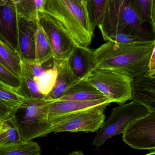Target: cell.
<instances>
[{"label": "cell", "instance_id": "obj_34", "mask_svg": "<svg viewBox=\"0 0 155 155\" xmlns=\"http://www.w3.org/2000/svg\"></svg>", "mask_w": 155, "mask_h": 155}, {"label": "cell", "instance_id": "obj_25", "mask_svg": "<svg viewBox=\"0 0 155 155\" xmlns=\"http://www.w3.org/2000/svg\"><path fill=\"white\" fill-rule=\"evenodd\" d=\"M0 99L12 107L18 108L25 104L27 100L18 92V90L0 81Z\"/></svg>", "mask_w": 155, "mask_h": 155}, {"label": "cell", "instance_id": "obj_7", "mask_svg": "<svg viewBox=\"0 0 155 155\" xmlns=\"http://www.w3.org/2000/svg\"><path fill=\"white\" fill-rule=\"evenodd\" d=\"M150 112L147 107L133 101L114 108L107 120L97 133L92 145L98 148L113 136L122 134L129 124Z\"/></svg>", "mask_w": 155, "mask_h": 155}, {"label": "cell", "instance_id": "obj_10", "mask_svg": "<svg viewBox=\"0 0 155 155\" xmlns=\"http://www.w3.org/2000/svg\"><path fill=\"white\" fill-rule=\"evenodd\" d=\"M0 41L19 54L18 16L14 0H0Z\"/></svg>", "mask_w": 155, "mask_h": 155}, {"label": "cell", "instance_id": "obj_29", "mask_svg": "<svg viewBox=\"0 0 155 155\" xmlns=\"http://www.w3.org/2000/svg\"><path fill=\"white\" fill-rule=\"evenodd\" d=\"M16 109L0 99V120L6 121L11 120Z\"/></svg>", "mask_w": 155, "mask_h": 155}, {"label": "cell", "instance_id": "obj_31", "mask_svg": "<svg viewBox=\"0 0 155 155\" xmlns=\"http://www.w3.org/2000/svg\"><path fill=\"white\" fill-rule=\"evenodd\" d=\"M8 127V121H3L0 120V130H5Z\"/></svg>", "mask_w": 155, "mask_h": 155}, {"label": "cell", "instance_id": "obj_23", "mask_svg": "<svg viewBox=\"0 0 155 155\" xmlns=\"http://www.w3.org/2000/svg\"><path fill=\"white\" fill-rule=\"evenodd\" d=\"M155 41L154 36L149 31L140 34H117L111 36L107 41L124 44H146Z\"/></svg>", "mask_w": 155, "mask_h": 155}, {"label": "cell", "instance_id": "obj_21", "mask_svg": "<svg viewBox=\"0 0 155 155\" xmlns=\"http://www.w3.org/2000/svg\"><path fill=\"white\" fill-rule=\"evenodd\" d=\"M21 83L18 91L27 100H42L45 96L42 95L38 87V84L33 78L24 71L22 70Z\"/></svg>", "mask_w": 155, "mask_h": 155}, {"label": "cell", "instance_id": "obj_12", "mask_svg": "<svg viewBox=\"0 0 155 155\" xmlns=\"http://www.w3.org/2000/svg\"><path fill=\"white\" fill-rule=\"evenodd\" d=\"M131 100L155 112V76L145 73L132 79Z\"/></svg>", "mask_w": 155, "mask_h": 155}, {"label": "cell", "instance_id": "obj_18", "mask_svg": "<svg viewBox=\"0 0 155 155\" xmlns=\"http://www.w3.org/2000/svg\"><path fill=\"white\" fill-rule=\"evenodd\" d=\"M35 63L38 65H43L53 59V53L48 39L38 22L35 35Z\"/></svg>", "mask_w": 155, "mask_h": 155}, {"label": "cell", "instance_id": "obj_33", "mask_svg": "<svg viewBox=\"0 0 155 155\" xmlns=\"http://www.w3.org/2000/svg\"></svg>", "mask_w": 155, "mask_h": 155}, {"label": "cell", "instance_id": "obj_19", "mask_svg": "<svg viewBox=\"0 0 155 155\" xmlns=\"http://www.w3.org/2000/svg\"><path fill=\"white\" fill-rule=\"evenodd\" d=\"M46 0L14 1L17 15L31 21L38 20L39 12L43 11Z\"/></svg>", "mask_w": 155, "mask_h": 155}, {"label": "cell", "instance_id": "obj_4", "mask_svg": "<svg viewBox=\"0 0 155 155\" xmlns=\"http://www.w3.org/2000/svg\"><path fill=\"white\" fill-rule=\"evenodd\" d=\"M46 102L44 100H27L24 105L15 110L12 120L23 142L32 141L51 132Z\"/></svg>", "mask_w": 155, "mask_h": 155}, {"label": "cell", "instance_id": "obj_6", "mask_svg": "<svg viewBox=\"0 0 155 155\" xmlns=\"http://www.w3.org/2000/svg\"><path fill=\"white\" fill-rule=\"evenodd\" d=\"M132 79L114 71L96 69L87 80L111 102L121 105L131 100Z\"/></svg>", "mask_w": 155, "mask_h": 155}, {"label": "cell", "instance_id": "obj_30", "mask_svg": "<svg viewBox=\"0 0 155 155\" xmlns=\"http://www.w3.org/2000/svg\"><path fill=\"white\" fill-rule=\"evenodd\" d=\"M146 73L150 76H155V49L153 50L150 58L147 71Z\"/></svg>", "mask_w": 155, "mask_h": 155}, {"label": "cell", "instance_id": "obj_32", "mask_svg": "<svg viewBox=\"0 0 155 155\" xmlns=\"http://www.w3.org/2000/svg\"><path fill=\"white\" fill-rule=\"evenodd\" d=\"M69 155H85L82 151H78V150H77V151H72L71 153Z\"/></svg>", "mask_w": 155, "mask_h": 155}, {"label": "cell", "instance_id": "obj_26", "mask_svg": "<svg viewBox=\"0 0 155 155\" xmlns=\"http://www.w3.org/2000/svg\"><path fill=\"white\" fill-rule=\"evenodd\" d=\"M57 76V65L54 62L53 67L47 70L46 72L39 78L34 79L38 84L40 92L45 97L48 95L54 87Z\"/></svg>", "mask_w": 155, "mask_h": 155}, {"label": "cell", "instance_id": "obj_28", "mask_svg": "<svg viewBox=\"0 0 155 155\" xmlns=\"http://www.w3.org/2000/svg\"><path fill=\"white\" fill-rule=\"evenodd\" d=\"M0 81L14 88L18 89L21 83V79L6 69L0 63Z\"/></svg>", "mask_w": 155, "mask_h": 155}, {"label": "cell", "instance_id": "obj_1", "mask_svg": "<svg viewBox=\"0 0 155 155\" xmlns=\"http://www.w3.org/2000/svg\"><path fill=\"white\" fill-rule=\"evenodd\" d=\"M155 41L124 45L107 41L94 50V70H110L134 78L147 72Z\"/></svg>", "mask_w": 155, "mask_h": 155}, {"label": "cell", "instance_id": "obj_27", "mask_svg": "<svg viewBox=\"0 0 155 155\" xmlns=\"http://www.w3.org/2000/svg\"><path fill=\"white\" fill-rule=\"evenodd\" d=\"M8 128L0 130V148L15 146L23 142L12 120H8Z\"/></svg>", "mask_w": 155, "mask_h": 155}, {"label": "cell", "instance_id": "obj_17", "mask_svg": "<svg viewBox=\"0 0 155 155\" xmlns=\"http://www.w3.org/2000/svg\"><path fill=\"white\" fill-rule=\"evenodd\" d=\"M0 63L17 77L22 76V61L17 51L0 41Z\"/></svg>", "mask_w": 155, "mask_h": 155}, {"label": "cell", "instance_id": "obj_9", "mask_svg": "<svg viewBox=\"0 0 155 155\" xmlns=\"http://www.w3.org/2000/svg\"><path fill=\"white\" fill-rule=\"evenodd\" d=\"M122 140L137 150H155V112L135 120L124 128Z\"/></svg>", "mask_w": 155, "mask_h": 155}, {"label": "cell", "instance_id": "obj_2", "mask_svg": "<svg viewBox=\"0 0 155 155\" xmlns=\"http://www.w3.org/2000/svg\"><path fill=\"white\" fill-rule=\"evenodd\" d=\"M43 11L59 21L78 46L88 48L94 34L86 0H46Z\"/></svg>", "mask_w": 155, "mask_h": 155}, {"label": "cell", "instance_id": "obj_5", "mask_svg": "<svg viewBox=\"0 0 155 155\" xmlns=\"http://www.w3.org/2000/svg\"><path fill=\"white\" fill-rule=\"evenodd\" d=\"M109 103L82 110L50 120L51 132H94L105 122L104 110Z\"/></svg>", "mask_w": 155, "mask_h": 155}, {"label": "cell", "instance_id": "obj_16", "mask_svg": "<svg viewBox=\"0 0 155 155\" xmlns=\"http://www.w3.org/2000/svg\"><path fill=\"white\" fill-rule=\"evenodd\" d=\"M107 99L87 79L80 81L70 87L58 100L83 102Z\"/></svg>", "mask_w": 155, "mask_h": 155}, {"label": "cell", "instance_id": "obj_3", "mask_svg": "<svg viewBox=\"0 0 155 155\" xmlns=\"http://www.w3.org/2000/svg\"><path fill=\"white\" fill-rule=\"evenodd\" d=\"M103 40L117 34H140L149 32L140 24L132 0H107L104 17L98 26Z\"/></svg>", "mask_w": 155, "mask_h": 155}, {"label": "cell", "instance_id": "obj_13", "mask_svg": "<svg viewBox=\"0 0 155 155\" xmlns=\"http://www.w3.org/2000/svg\"><path fill=\"white\" fill-rule=\"evenodd\" d=\"M68 62L75 76L80 80L87 79L94 70V50L76 45Z\"/></svg>", "mask_w": 155, "mask_h": 155}, {"label": "cell", "instance_id": "obj_20", "mask_svg": "<svg viewBox=\"0 0 155 155\" xmlns=\"http://www.w3.org/2000/svg\"><path fill=\"white\" fill-rule=\"evenodd\" d=\"M132 3L140 24L142 26L145 23L150 24L155 34V0H132Z\"/></svg>", "mask_w": 155, "mask_h": 155}, {"label": "cell", "instance_id": "obj_14", "mask_svg": "<svg viewBox=\"0 0 155 155\" xmlns=\"http://www.w3.org/2000/svg\"><path fill=\"white\" fill-rule=\"evenodd\" d=\"M46 102V108L49 121L82 110L111 103V101L108 99L83 102L61 100Z\"/></svg>", "mask_w": 155, "mask_h": 155}, {"label": "cell", "instance_id": "obj_8", "mask_svg": "<svg viewBox=\"0 0 155 155\" xmlns=\"http://www.w3.org/2000/svg\"><path fill=\"white\" fill-rule=\"evenodd\" d=\"M38 22L48 39L53 61L68 60L77 45L68 31L58 20L44 11L38 12Z\"/></svg>", "mask_w": 155, "mask_h": 155}, {"label": "cell", "instance_id": "obj_22", "mask_svg": "<svg viewBox=\"0 0 155 155\" xmlns=\"http://www.w3.org/2000/svg\"><path fill=\"white\" fill-rule=\"evenodd\" d=\"M107 4V0H86L89 20L94 31L103 19Z\"/></svg>", "mask_w": 155, "mask_h": 155}, {"label": "cell", "instance_id": "obj_24", "mask_svg": "<svg viewBox=\"0 0 155 155\" xmlns=\"http://www.w3.org/2000/svg\"><path fill=\"white\" fill-rule=\"evenodd\" d=\"M41 153L39 145L32 140L0 148V155H40Z\"/></svg>", "mask_w": 155, "mask_h": 155}, {"label": "cell", "instance_id": "obj_11", "mask_svg": "<svg viewBox=\"0 0 155 155\" xmlns=\"http://www.w3.org/2000/svg\"><path fill=\"white\" fill-rule=\"evenodd\" d=\"M37 27L38 21H31L18 16L19 55L22 63L35 62Z\"/></svg>", "mask_w": 155, "mask_h": 155}, {"label": "cell", "instance_id": "obj_15", "mask_svg": "<svg viewBox=\"0 0 155 155\" xmlns=\"http://www.w3.org/2000/svg\"><path fill=\"white\" fill-rule=\"evenodd\" d=\"M54 62L57 65L58 76L54 87L44 97V100L48 102L59 99L70 87L81 81L71 71L68 64V60L59 62L54 61Z\"/></svg>", "mask_w": 155, "mask_h": 155}]
</instances>
